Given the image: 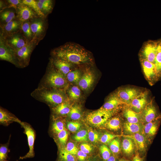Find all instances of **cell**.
I'll return each mask as SVG.
<instances>
[{"label":"cell","instance_id":"d4e9b609","mask_svg":"<svg viewBox=\"0 0 161 161\" xmlns=\"http://www.w3.org/2000/svg\"><path fill=\"white\" fill-rule=\"evenodd\" d=\"M58 161H76L75 156L67 151L65 148H60Z\"/></svg>","mask_w":161,"mask_h":161},{"label":"cell","instance_id":"484cf974","mask_svg":"<svg viewBox=\"0 0 161 161\" xmlns=\"http://www.w3.org/2000/svg\"><path fill=\"white\" fill-rule=\"evenodd\" d=\"M30 27L32 32L36 35L41 34L44 30L43 22L40 20L34 21L31 24Z\"/></svg>","mask_w":161,"mask_h":161},{"label":"cell","instance_id":"11a10c76","mask_svg":"<svg viewBox=\"0 0 161 161\" xmlns=\"http://www.w3.org/2000/svg\"><path fill=\"white\" fill-rule=\"evenodd\" d=\"M5 161H8L7 160H5ZM16 161H18V160H16Z\"/></svg>","mask_w":161,"mask_h":161},{"label":"cell","instance_id":"f5cc1de1","mask_svg":"<svg viewBox=\"0 0 161 161\" xmlns=\"http://www.w3.org/2000/svg\"><path fill=\"white\" fill-rule=\"evenodd\" d=\"M106 161H117L115 157L113 156H111Z\"/></svg>","mask_w":161,"mask_h":161},{"label":"cell","instance_id":"ffe728a7","mask_svg":"<svg viewBox=\"0 0 161 161\" xmlns=\"http://www.w3.org/2000/svg\"><path fill=\"white\" fill-rule=\"evenodd\" d=\"M71 108L69 104L66 101L53 107L52 109L57 115L64 116L69 114Z\"/></svg>","mask_w":161,"mask_h":161},{"label":"cell","instance_id":"816d5d0a","mask_svg":"<svg viewBox=\"0 0 161 161\" xmlns=\"http://www.w3.org/2000/svg\"><path fill=\"white\" fill-rule=\"evenodd\" d=\"M132 161H143V160L139 154H136L133 157Z\"/></svg>","mask_w":161,"mask_h":161},{"label":"cell","instance_id":"f35d334b","mask_svg":"<svg viewBox=\"0 0 161 161\" xmlns=\"http://www.w3.org/2000/svg\"><path fill=\"white\" fill-rule=\"evenodd\" d=\"M100 150L103 159L106 161L111 156L109 149L106 145H103L100 146Z\"/></svg>","mask_w":161,"mask_h":161},{"label":"cell","instance_id":"44dd1931","mask_svg":"<svg viewBox=\"0 0 161 161\" xmlns=\"http://www.w3.org/2000/svg\"><path fill=\"white\" fill-rule=\"evenodd\" d=\"M158 45L154 64L158 78L161 76V39L158 40Z\"/></svg>","mask_w":161,"mask_h":161},{"label":"cell","instance_id":"60d3db41","mask_svg":"<svg viewBox=\"0 0 161 161\" xmlns=\"http://www.w3.org/2000/svg\"><path fill=\"white\" fill-rule=\"evenodd\" d=\"M64 148L67 151L74 156L77 155L78 151L75 144L71 142L67 143Z\"/></svg>","mask_w":161,"mask_h":161},{"label":"cell","instance_id":"9c48e42d","mask_svg":"<svg viewBox=\"0 0 161 161\" xmlns=\"http://www.w3.org/2000/svg\"><path fill=\"white\" fill-rule=\"evenodd\" d=\"M147 92H142L133 99L129 105L130 108L135 112L140 113L147 103Z\"/></svg>","mask_w":161,"mask_h":161},{"label":"cell","instance_id":"4fadbf2b","mask_svg":"<svg viewBox=\"0 0 161 161\" xmlns=\"http://www.w3.org/2000/svg\"><path fill=\"white\" fill-rule=\"evenodd\" d=\"M53 63L57 70L64 76H66L71 71V68L73 65L66 61L57 58L53 61Z\"/></svg>","mask_w":161,"mask_h":161},{"label":"cell","instance_id":"e0dca14e","mask_svg":"<svg viewBox=\"0 0 161 161\" xmlns=\"http://www.w3.org/2000/svg\"><path fill=\"white\" fill-rule=\"evenodd\" d=\"M123 115L126 118L127 122L131 123H139L142 120L140 113H137L130 108L125 109L123 111Z\"/></svg>","mask_w":161,"mask_h":161},{"label":"cell","instance_id":"7c38bea8","mask_svg":"<svg viewBox=\"0 0 161 161\" xmlns=\"http://www.w3.org/2000/svg\"><path fill=\"white\" fill-rule=\"evenodd\" d=\"M21 121L18 118L7 110L0 108V123L1 124L7 126L11 123Z\"/></svg>","mask_w":161,"mask_h":161},{"label":"cell","instance_id":"bcb514c9","mask_svg":"<svg viewBox=\"0 0 161 161\" xmlns=\"http://www.w3.org/2000/svg\"><path fill=\"white\" fill-rule=\"evenodd\" d=\"M38 6L41 12H48L52 9V5H47L43 4L38 1H37Z\"/></svg>","mask_w":161,"mask_h":161},{"label":"cell","instance_id":"f907efd6","mask_svg":"<svg viewBox=\"0 0 161 161\" xmlns=\"http://www.w3.org/2000/svg\"><path fill=\"white\" fill-rule=\"evenodd\" d=\"M42 4L47 5H52V1L50 0H38Z\"/></svg>","mask_w":161,"mask_h":161},{"label":"cell","instance_id":"836d02e7","mask_svg":"<svg viewBox=\"0 0 161 161\" xmlns=\"http://www.w3.org/2000/svg\"><path fill=\"white\" fill-rule=\"evenodd\" d=\"M11 44L18 49L26 45L25 41L22 38L17 35L12 38L10 40Z\"/></svg>","mask_w":161,"mask_h":161},{"label":"cell","instance_id":"1f68e13d","mask_svg":"<svg viewBox=\"0 0 161 161\" xmlns=\"http://www.w3.org/2000/svg\"><path fill=\"white\" fill-rule=\"evenodd\" d=\"M68 115L72 120H76L79 119L81 117L80 108L77 105L72 106L71 107L70 111Z\"/></svg>","mask_w":161,"mask_h":161},{"label":"cell","instance_id":"b9f144b4","mask_svg":"<svg viewBox=\"0 0 161 161\" xmlns=\"http://www.w3.org/2000/svg\"><path fill=\"white\" fill-rule=\"evenodd\" d=\"M19 25V23L18 21H12L7 23L5 26V29L8 32H11L17 29Z\"/></svg>","mask_w":161,"mask_h":161},{"label":"cell","instance_id":"ba28073f","mask_svg":"<svg viewBox=\"0 0 161 161\" xmlns=\"http://www.w3.org/2000/svg\"><path fill=\"white\" fill-rule=\"evenodd\" d=\"M140 59L143 73L147 80L151 83L157 80L158 78L154 64L146 60Z\"/></svg>","mask_w":161,"mask_h":161},{"label":"cell","instance_id":"9a60e30c","mask_svg":"<svg viewBox=\"0 0 161 161\" xmlns=\"http://www.w3.org/2000/svg\"><path fill=\"white\" fill-rule=\"evenodd\" d=\"M123 104L115 93L109 97L102 108L106 110H113Z\"/></svg>","mask_w":161,"mask_h":161},{"label":"cell","instance_id":"db71d44e","mask_svg":"<svg viewBox=\"0 0 161 161\" xmlns=\"http://www.w3.org/2000/svg\"><path fill=\"white\" fill-rule=\"evenodd\" d=\"M119 161H130L129 160L126 159L125 158H122L120 159Z\"/></svg>","mask_w":161,"mask_h":161},{"label":"cell","instance_id":"30bf717a","mask_svg":"<svg viewBox=\"0 0 161 161\" xmlns=\"http://www.w3.org/2000/svg\"><path fill=\"white\" fill-rule=\"evenodd\" d=\"M141 120L147 123L155 120L157 116L156 109L151 102L147 104L140 113Z\"/></svg>","mask_w":161,"mask_h":161},{"label":"cell","instance_id":"74e56055","mask_svg":"<svg viewBox=\"0 0 161 161\" xmlns=\"http://www.w3.org/2000/svg\"><path fill=\"white\" fill-rule=\"evenodd\" d=\"M15 17L14 13L10 11H6L2 13L1 14V18L3 21L8 23L13 19Z\"/></svg>","mask_w":161,"mask_h":161},{"label":"cell","instance_id":"ee69618b","mask_svg":"<svg viewBox=\"0 0 161 161\" xmlns=\"http://www.w3.org/2000/svg\"><path fill=\"white\" fill-rule=\"evenodd\" d=\"M22 29L25 35L28 37H30L32 35V31L30 25L27 22H25L22 25Z\"/></svg>","mask_w":161,"mask_h":161},{"label":"cell","instance_id":"f6af8a7d","mask_svg":"<svg viewBox=\"0 0 161 161\" xmlns=\"http://www.w3.org/2000/svg\"><path fill=\"white\" fill-rule=\"evenodd\" d=\"M89 140L92 142H96L98 140L99 136L98 133L93 130H90L88 133Z\"/></svg>","mask_w":161,"mask_h":161},{"label":"cell","instance_id":"d590c367","mask_svg":"<svg viewBox=\"0 0 161 161\" xmlns=\"http://www.w3.org/2000/svg\"><path fill=\"white\" fill-rule=\"evenodd\" d=\"M9 143V142L7 143L0 145V161H5L7 160L8 158V154L9 151L8 148Z\"/></svg>","mask_w":161,"mask_h":161},{"label":"cell","instance_id":"277c9868","mask_svg":"<svg viewBox=\"0 0 161 161\" xmlns=\"http://www.w3.org/2000/svg\"><path fill=\"white\" fill-rule=\"evenodd\" d=\"M158 42V40H149L144 42L140 51V59L146 60L154 64Z\"/></svg>","mask_w":161,"mask_h":161},{"label":"cell","instance_id":"7dc6e473","mask_svg":"<svg viewBox=\"0 0 161 161\" xmlns=\"http://www.w3.org/2000/svg\"><path fill=\"white\" fill-rule=\"evenodd\" d=\"M80 148L81 151L87 154L89 153L92 149L91 146L86 143L82 144L80 145Z\"/></svg>","mask_w":161,"mask_h":161},{"label":"cell","instance_id":"5bb4252c","mask_svg":"<svg viewBox=\"0 0 161 161\" xmlns=\"http://www.w3.org/2000/svg\"><path fill=\"white\" fill-rule=\"evenodd\" d=\"M18 15L19 19L22 22L32 18L35 16L34 12L30 7L24 4L18 7Z\"/></svg>","mask_w":161,"mask_h":161},{"label":"cell","instance_id":"f1b7e54d","mask_svg":"<svg viewBox=\"0 0 161 161\" xmlns=\"http://www.w3.org/2000/svg\"><path fill=\"white\" fill-rule=\"evenodd\" d=\"M107 126L109 129L117 131L120 128V123L119 118L118 117H114L107 122Z\"/></svg>","mask_w":161,"mask_h":161},{"label":"cell","instance_id":"83f0119b","mask_svg":"<svg viewBox=\"0 0 161 161\" xmlns=\"http://www.w3.org/2000/svg\"><path fill=\"white\" fill-rule=\"evenodd\" d=\"M64 129H65L63 121L59 119L55 120L52 123L51 127V131L56 135Z\"/></svg>","mask_w":161,"mask_h":161},{"label":"cell","instance_id":"4316f807","mask_svg":"<svg viewBox=\"0 0 161 161\" xmlns=\"http://www.w3.org/2000/svg\"><path fill=\"white\" fill-rule=\"evenodd\" d=\"M81 76L80 71L76 70L70 72L66 75V78L69 82L78 83Z\"/></svg>","mask_w":161,"mask_h":161},{"label":"cell","instance_id":"603a6c76","mask_svg":"<svg viewBox=\"0 0 161 161\" xmlns=\"http://www.w3.org/2000/svg\"><path fill=\"white\" fill-rule=\"evenodd\" d=\"M0 58L1 60L8 61L13 64H15L11 54L1 42L0 46Z\"/></svg>","mask_w":161,"mask_h":161},{"label":"cell","instance_id":"681fc988","mask_svg":"<svg viewBox=\"0 0 161 161\" xmlns=\"http://www.w3.org/2000/svg\"><path fill=\"white\" fill-rule=\"evenodd\" d=\"M7 1L9 4L10 7H13L16 8L17 6H19V4H20L21 2V0H9Z\"/></svg>","mask_w":161,"mask_h":161},{"label":"cell","instance_id":"c3c4849f","mask_svg":"<svg viewBox=\"0 0 161 161\" xmlns=\"http://www.w3.org/2000/svg\"><path fill=\"white\" fill-rule=\"evenodd\" d=\"M78 159L80 161H84L86 158L87 154L80 150L78 151L77 154Z\"/></svg>","mask_w":161,"mask_h":161},{"label":"cell","instance_id":"ab89813d","mask_svg":"<svg viewBox=\"0 0 161 161\" xmlns=\"http://www.w3.org/2000/svg\"><path fill=\"white\" fill-rule=\"evenodd\" d=\"M119 135L112 134L110 133H105L103 134L100 139L101 142L107 143L110 142L114 139L118 137Z\"/></svg>","mask_w":161,"mask_h":161},{"label":"cell","instance_id":"7bdbcfd3","mask_svg":"<svg viewBox=\"0 0 161 161\" xmlns=\"http://www.w3.org/2000/svg\"><path fill=\"white\" fill-rule=\"evenodd\" d=\"M80 126V124L77 122H69L67 124V129L72 132H75L78 130Z\"/></svg>","mask_w":161,"mask_h":161},{"label":"cell","instance_id":"7402d4cb","mask_svg":"<svg viewBox=\"0 0 161 161\" xmlns=\"http://www.w3.org/2000/svg\"><path fill=\"white\" fill-rule=\"evenodd\" d=\"M32 49L31 46L26 45L18 49L17 52V55L20 59L26 61L27 60L30 56Z\"/></svg>","mask_w":161,"mask_h":161},{"label":"cell","instance_id":"d6986e66","mask_svg":"<svg viewBox=\"0 0 161 161\" xmlns=\"http://www.w3.org/2000/svg\"><path fill=\"white\" fill-rule=\"evenodd\" d=\"M123 129L126 134L132 135L137 133H142L143 127L139 123H131L127 121L124 124Z\"/></svg>","mask_w":161,"mask_h":161},{"label":"cell","instance_id":"7a4b0ae2","mask_svg":"<svg viewBox=\"0 0 161 161\" xmlns=\"http://www.w3.org/2000/svg\"><path fill=\"white\" fill-rule=\"evenodd\" d=\"M32 95L37 99L49 106H53V107L66 101V97L62 92L47 87L38 88L32 93Z\"/></svg>","mask_w":161,"mask_h":161},{"label":"cell","instance_id":"8fae6325","mask_svg":"<svg viewBox=\"0 0 161 161\" xmlns=\"http://www.w3.org/2000/svg\"><path fill=\"white\" fill-rule=\"evenodd\" d=\"M95 76L91 70L86 71L81 76L78 83L80 88L83 90H87L92 86L95 80Z\"/></svg>","mask_w":161,"mask_h":161},{"label":"cell","instance_id":"8d00e7d4","mask_svg":"<svg viewBox=\"0 0 161 161\" xmlns=\"http://www.w3.org/2000/svg\"><path fill=\"white\" fill-rule=\"evenodd\" d=\"M88 138V133L85 130L78 131L74 137L75 140L78 142L87 141Z\"/></svg>","mask_w":161,"mask_h":161},{"label":"cell","instance_id":"e575fe53","mask_svg":"<svg viewBox=\"0 0 161 161\" xmlns=\"http://www.w3.org/2000/svg\"><path fill=\"white\" fill-rule=\"evenodd\" d=\"M110 150L114 154H117L120 151V141L118 138L116 137L112 140L109 144Z\"/></svg>","mask_w":161,"mask_h":161},{"label":"cell","instance_id":"d6a6232c","mask_svg":"<svg viewBox=\"0 0 161 161\" xmlns=\"http://www.w3.org/2000/svg\"><path fill=\"white\" fill-rule=\"evenodd\" d=\"M68 94L71 99L76 100L80 98L81 93L80 88L78 86H73L69 90Z\"/></svg>","mask_w":161,"mask_h":161},{"label":"cell","instance_id":"ac0fdd59","mask_svg":"<svg viewBox=\"0 0 161 161\" xmlns=\"http://www.w3.org/2000/svg\"><path fill=\"white\" fill-rule=\"evenodd\" d=\"M126 137L131 138L134 141L137 148L140 151L145 149V140L144 136L141 133H137L126 136Z\"/></svg>","mask_w":161,"mask_h":161},{"label":"cell","instance_id":"8992f818","mask_svg":"<svg viewBox=\"0 0 161 161\" xmlns=\"http://www.w3.org/2000/svg\"><path fill=\"white\" fill-rule=\"evenodd\" d=\"M19 123L24 129V133L27 137L29 148L27 153L24 156L20 157L19 159L33 158L35 156L34 148L35 137V131L30 125L26 122L21 121Z\"/></svg>","mask_w":161,"mask_h":161},{"label":"cell","instance_id":"5b68a950","mask_svg":"<svg viewBox=\"0 0 161 161\" xmlns=\"http://www.w3.org/2000/svg\"><path fill=\"white\" fill-rule=\"evenodd\" d=\"M45 81L47 86L55 89L64 88L67 84L64 76L54 69L51 70L47 74Z\"/></svg>","mask_w":161,"mask_h":161},{"label":"cell","instance_id":"cb8c5ba5","mask_svg":"<svg viewBox=\"0 0 161 161\" xmlns=\"http://www.w3.org/2000/svg\"><path fill=\"white\" fill-rule=\"evenodd\" d=\"M153 121L147 123L144 127L145 133L149 136H154L157 130L158 123L156 121Z\"/></svg>","mask_w":161,"mask_h":161},{"label":"cell","instance_id":"3957f363","mask_svg":"<svg viewBox=\"0 0 161 161\" xmlns=\"http://www.w3.org/2000/svg\"><path fill=\"white\" fill-rule=\"evenodd\" d=\"M115 110H105L102 107L88 113L86 116L87 121L91 125L96 127L103 125L113 115Z\"/></svg>","mask_w":161,"mask_h":161},{"label":"cell","instance_id":"52a82bcc","mask_svg":"<svg viewBox=\"0 0 161 161\" xmlns=\"http://www.w3.org/2000/svg\"><path fill=\"white\" fill-rule=\"evenodd\" d=\"M141 92L135 88L126 87L119 89L116 94L123 104L129 105Z\"/></svg>","mask_w":161,"mask_h":161},{"label":"cell","instance_id":"6da1fadb","mask_svg":"<svg viewBox=\"0 0 161 161\" xmlns=\"http://www.w3.org/2000/svg\"><path fill=\"white\" fill-rule=\"evenodd\" d=\"M53 54L72 64H89L93 62L90 52L78 44L68 43L54 49Z\"/></svg>","mask_w":161,"mask_h":161},{"label":"cell","instance_id":"4dcf8cb0","mask_svg":"<svg viewBox=\"0 0 161 161\" xmlns=\"http://www.w3.org/2000/svg\"><path fill=\"white\" fill-rule=\"evenodd\" d=\"M23 4L32 8L38 15L44 16V15L39 7L37 1L34 0H24L22 1Z\"/></svg>","mask_w":161,"mask_h":161},{"label":"cell","instance_id":"f546056e","mask_svg":"<svg viewBox=\"0 0 161 161\" xmlns=\"http://www.w3.org/2000/svg\"><path fill=\"white\" fill-rule=\"evenodd\" d=\"M68 132L66 129L63 130L57 134L58 142L60 145L62 146L61 148H64V146L66 145V143L68 137Z\"/></svg>","mask_w":161,"mask_h":161},{"label":"cell","instance_id":"2e32d148","mask_svg":"<svg viewBox=\"0 0 161 161\" xmlns=\"http://www.w3.org/2000/svg\"><path fill=\"white\" fill-rule=\"evenodd\" d=\"M135 143L131 138L126 137L122 140V148L124 153L129 156L133 154L135 149Z\"/></svg>","mask_w":161,"mask_h":161}]
</instances>
